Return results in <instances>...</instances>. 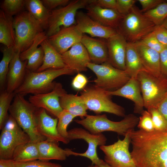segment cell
I'll list each match as a JSON object with an SVG mask.
<instances>
[{
    "label": "cell",
    "instance_id": "6da1fadb",
    "mask_svg": "<svg viewBox=\"0 0 167 167\" xmlns=\"http://www.w3.org/2000/svg\"><path fill=\"white\" fill-rule=\"evenodd\" d=\"M131 156L137 167H167V131H130Z\"/></svg>",
    "mask_w": 167,
    "mask_h": 167
},
{
    "label": "cell",
    "instance_id": "7a4b0ae2",
    "mask_svg": "<svg viewBox=\"0 0 167 167\" xmlns=\"http://www.w3.org/2000/svg\"><path fill=\"white\" fill-rule=\"evenodd\" d=\"M75 72L68 66L49 69L39 72L27 70L23 83L14 92L24 96L28 94L37 95L48 93L54 88L56 83L53 80L57 77L63 75H72Z\"/></svg>",
    "mask_w": 167,
    "mask_h": 167
},
{
    "label": "cell",
    "instance_id": "3957f363",
    "mask_svg": "<svg viewBox=\"0 0 167 167\" xmlns=\"http://www.w3.org/2000/svg\"><path fill=\"white\" fill-rule=\"evenodd\" d=\"M24 96L20 94H15L9 109L10 114L28 135L30 141L37 143L45 140L46 138L41 135L37 130L38 108L26 100Z\"/></svg>",
    "mask_w": 167,
    "mask_h": 167
},
{
    "label": "cell",
    "instance_id": "277c9868",
    "mask_svg": "<svg viewBox=\"0 0 167 167\" xmlns=\"http://www.w3.org/2000/svg\"><path fill=\"white\" fill-rule=\"evenodd\" d=\"M139 118L133 114L125 115L120 121L109 120L105 114L88 115L81 120L75 121L82 125L90 133L97 134L106 131H112L124 136L137 125Z\"/></svg>",
    "mask_w": 167,
    "mask_h": 167
},
{
    "label": "cell",
    "instance_id": "5b68a950",
    "mask_svg": "<svg viewBox=\"0 0 167 167\" xmlns=\"http://www.w3.org/2000/svg\"><path fill=\"white\" fill-rule=\"evenodd\" d=\"M156 26L141 10L134 6L123 16L117 31L123 36L127 42L135 43L152 32Z\"/></svg>",
    "mask_w": 167,
    "mask_h": 167
},
{
    "label": "cell",
    "instance_id": "8992f818",
    "mask_svg": "<svg viewBox=\"0 0 167 167\" xmlns=\"http://www.w3.org/2000/svg\"><path fill=\"white\" fill-rule=\"evenodd\" d=\"M139 81L144 107L147 110L157 109L167 96V77L154 75L146 70L140 71L136 77Z\"/></svg>",
    "mask_w": 167,
    "mask_h": 167
},
{
    "label": "cell",
    "instance_id": "52a82bcc",
    "mask_svg": "<svg viewBox=\"0 0 167 167\" xmlns=\"http://www.w3.org/2000/svg\"><path fill=\"white\" fill-rule=\"evenodd\" d=\"M80 96L88 109L96 114L105 112L121 117L126 115L124 109L113 101L107 90L95 85L86 86Z\"/></svg>",
    "mask_w": 167,
    "mask_h": 167
},
{
    "label": "cell",
    "instance_id": "ba28073f",
    "mask_svg": "<svg viewBox=\"0 0 167 167\" xmlns=\"http://www.w3.org/2000/svg\"><path fill=\"white\" fill-rule=\"evenodd\" d=\"M13 25L16 37L15 52L21 53L28 49L44 30L27 11H22L16 15L13 19Z\"/></svg>",
    "mask_w": 167,
    "mask_h": 167
},
{
    "label": "cell",
    "instance_id": "9c48e42d",
    "mask_svg": "<svg viewBox=\"0 0 167 167\" xmlns=\"http://www.w3.org/2000/svg\"><path fill=\"white\" fill-rule=\"evenodd\" d=\"M0 136V159H12L16 148L30 141L28 135L19 126L15 119L8 115Z\"/></svg>",
    "mask_w": 167,
    "mask_h": 167
},
{
    "label": "cell",
    "instance_id": "30bf717a",
    "mask_svg": "<svg viewBox=\"0 0 167 167\" xmlns=\"http://www.w3.org/2000/svg\"><path fill=\"white\" fill-rule=\"evenodd\" d=\"M92 0H74L66 5L50 11L46 33L48 37L58 32L62 28L76 25L78 10L85 8Z\"/></svg>",
    "mask_w": 167,
    "mask_h": 167
},
{
    "label": "cell",
    "instance_id": "8fae6325",
    "mask_svg": "<svg viewBox=\"0 0 167 167\" xmlns=\"http://www.w3.org/2000/svg\"><path fill=\"white\" fill-rule=\"evenodd\" d=\"M87 67L96 76L93 80L95 85L107 91L120 88L131 78L125 71L115 67L108 61L101 64L90 62Z\"/></svg>",
    "mask_w": 167,
    "mask_h": 167
},
{
    "label": "cell",
    "instance_id": "7c38bea8",
    "mask_svg": "<svg viewBox=\"0 0 167 167\" xmlns=\"http://www.w3.org/2000/svg\"><path fill=\"white\" fill-rule=\"evenodd\" d=\"M67 139L69 141L83 139L87 143L88 146L86 151L83 153H77L70 149H65L67 156L74 155L86 157L92 161V165H98L104 161L99 158L96 151L98 146L105 145L106 143L107 139L102 133L93 134L82 128H75L68 131Z\"/></svg>",
    "mask_w": 167,
    "mask_h": 167
},
{
    "label": "cell",
    "instance_id": "4fadbf2b",
    "mask_svg": "<svg viewBox=\"0 0 167 167\" xmlns=\"http://www.w3.org/2000/svg\"><path fill=\"white\" fill-rule=\"evenodd\" d=\"M129 131L123 140L118 139L112 144L100 146L105 154V161L112 167H137L129 150Z\"/></svg>",
    "mask_w": 167,
    "mask_h": 167
},
{
    "label": "cell",
    "instance_id": "5bb4252c",
    "mask_svg": "<svg viewBox=\"0 0 167 167\" xmlns=\"http://www.w3.org/2000/svg\"><path fill=\"white\" fill-rule=\"evenodd\" d=\"M66 93L62 84L56 83L51 91L30 96L28 101L36 107L44 109L57 118L63 110L60 104V98Z\"/></svg>",
    "mask_w": 167,
    "mask_h": 167
},
{
    "label": "cell",
    "instance_id": "9a60e30c",
    "mask_svg": "<svg viewBox=\"0 0 167 167\" xmlns=\"http://www.w3.org/2000/svg\"><path fill=\"white\" fill-rule=\"evenodd\" d=\"M75 19L77 29L83 34H88L92 37L107 40L118 32L116 29L101 25L81 11L77 12Z\"/></svg>",
    "mask_w": 167,
    "mask_h": 167
},
{
    "label": "cell",
    "instance_id": "2e32d148",
    "mask_svg": "<svg viewBox=\"0 0 167 167\" xmlns=\"http://www.w3.org/2000/svg\"><path fill=\"white\" fill-rule=\"evenodd\" d=\"M83 35L75 25L62 28L57 33L48 37L47 40L56 51L62 54L75 44L81 42Z\"/></svg>",
    "mask_w": 167,
    "mask_h": 167
},
{
    "label": "cell",
    "instance_id": "e0dca14e",
    "mask_svg": "<svg viewBox=\"0 0 167 167\" xmlns=\"http://www.w3.org/2000/svg\"><path fill=\"white\" fill-rule=\"evenodd\" d=\"M106 40L108 62L115 67L125 71V58L128 42L123 36L118 32Z\"/></svg>",
    "mask_w": 167,
    "mask_h": 167
},
{
    "label": "cell",
    "instance_id": "ac0fdd59",
    "mask_svg": "<svg viewBox=\"0 0 167 167\" xmlns=\"http://www.w3.org/2000/svg\"><path fill=\"white\" fill-rule=\"evenodd\" d=\"M37 130L38 132L48 140L58 143H68L70 141L61 136L57 130L58 118L48 115L43 108H38L37 112Z\"/></svg>",
    "mask_w": 167,
    "mask_h": 167
},
{
    "label": "cell",
    "instance_id": "d6986e66",
    "mask_svg": "<svg viewBox=\"0 0 167 167\" xmlns=\"http://www.w3.org/2000/svg\"><path fill=\"white\" fill-rule=\"evenodd\" d=\"M110 96H122L132 101L134 104V112L141 114L144 110V104L139 83L137 78H131L120 88L113 91H107Z\"/></svg>",
    "mask_w": 167,
    "mask_h": 167
},
{
    "label": "cell",
    "instance_id": "ffe728a7",
    "mask_svg": "<svg viewBox=\"0 0 167 167\" xmlns=\"http://www.w3.org/2000/svg\"><path fill=\"white\" fill-rule=\"evenodd\" d=\"M61 55L65 64L78 73L86 71L87 64L91 62L88 52L81 42L74 45Z\"/></svg>",
    "mask_w": 167,
    "mask_h": 167
},
{
    "label": "cell",
    "instance_id": "44dd1931",
    "mask_svg": "<svg viewBox=\"0 0 167 167\" xmlns=\"http://www.w3.org/2000/svg\"><path fill=\"white\" fill-rule=\"evenodd\" d=\"M47 38L46 33L44 31L42 32L38 35L31 46L20 53L21 60L27 61V70L36 72L42 64L44 53L43 48L40 44Z\"/></svg>",
    "mask_w": 167,
    "mask_h": 167
},
{
    "label": "cell",
    "instance_id": "7402d4cb",
    "mask_svg": "<svg viewBox=\"0 0 167 167\" xmlns=\"http://www.w3.org/2000/svg\"><path fill=\"white\" fill-rule=\"evenodd\" d=\"M87 14L93 20L101 25L117 30L123 16L117 11L102 8L92 3L85 8Z\"/></svg>",
    "mask_w": 167,
    "mask_h": 167
},
{
    "label": "cell",
    "instance_id": "603a6c76",
    "mask_svg": "<svg viewBox=\"0 0 167 167\" xmlns=\"http://www.w3.org/2000/svg\"><path fill=\"white\" fill-rule=\"evenodd\" d=\"M19 52H15L10 62L6 76V88L8 92H14L21 84L27 71V61L20 58Z\"/></svg>",
    "mask_w": 167,
    "mask_h": 167
},
{
    "label": "cell",
    "instance_id": "cb8c5ba5",
    "mask_svg": "<svg viewBox=\"0 0 167 167\" xmlns=\"http://www.w3.org/2000/svg\"><path fill=\"white\" fill-rule=\"evenodd\" d=\"M81 42L88 52L91 62L101 64L108 61V52L106 41L94 38L83 34Z\"/></svg>",
    "mask_w": 167,
    "mask_h": 167
},
{
    "label": "cell",
    "instance_id": "d4e9b609",
    "mask_svg": "<svg viewBox=\"0 0 167 167\" xmlns=\"http://www.w3.org/2000/svg\"><path fill=\"white\" fill-rule=\"evenodd\" d=\"M135 43L144 69L154 75H161V74L160 67L159 53L148 47L140 41Z\"/></svg>",
    "mask_w": 167,
    "mask_h": 167
},
{
    "label": "cell",
    "instance_id": "484cf974",
    "mask_svg": "<svg viewBox=\"0 0 167 167\" xmlns=\"http://www.w3.org/2000/svg\"><path fill=\"white\" fill-rule=\"evenodd\" d=\"M40 45L43 48L44 56L43 64L36 72L49 69H61L68 66L64 62L61 54L49 43L47 39L43 41Z\"/></svg>",
    "mask_w": 167,
    "mask_h": 167
},
{
    "label": "cell",
    "instance_id": "4316f807",
    "mask_svg": "<svg viewBox=\"0 0 167 167\" xmlns=\"http://www.w3.org/2000/svg\"><path fill=\"white\" fill-rule=\"evenodd\" d=\"M60 106L63 110L82 119L87 115V108L80 96L66 93L60 98Z\"/></svg>",
    "mask_w": 167,
    "mask_h": 167
},
{
    "label": "cell",
    "instance_id": "83f0119b",
    "mask_svg": "<svg viewBox=\"0 0 167 167\" xmlns=\"http://www.w3.org/2000/svg\"><path fill=\"white\" fill-rule=\"evenodd\" d=\"M58 143L47 139L37 143L39 160L48 161L51 160H65L67 156L66 150L59 147Z\"/></svg>",
    "mask_w": 167,
    "mask_h": 167
},
{
    "label": "cell",
    "instance_id": "f1b7e54d",
    "mask_svg": "<svg viewBox=\"0 0 167 167\" xmlns=\"http://www.w3.org/2000/svg\"><path fill=\"white\" fill-rule=\"evenodd\" d=\"M12 17L0 11V42L7 47L14 48L16 45L15 30Z\"/></svg>",
    "mask_w": 167,
    "mask_h": 167
},
{
    "label": "cell",
    "instance_id": "f546056e",
    "mask_svg": "<svg viewBox=\"0 0 167 167\" xmlns=\"http://www.w3.org/2000/svg\"><path fill=\"white\" fill-rule=\"evenodd\" d=\"M125 66V71L131 78H136L140 71L146 70L141 63L135 43H127Z\"/></svg>",
    "mask_w": 167,
    "mask_h": 167
},
{
    "label": "cell",
    "instance_id": "4dcf8cb0",
    "mask_svg": "<svg viewBox=\"0 0 167 167\" xmlns=\"http://www.w3.org/2000/svg\"><path fill=\"white\" fill-rule=\"evenodd\" d=\"M24 7L44 29L47 30L50 11L44 6L41 1L25 0Z\"/></svg>",
    "mask_w": 167,
    "mask_h": 167
},
{
    "label": "cell",
    "instance_id": "1f68e13d",
    "mask_svg": "<svg viewBox=\"0 0 167 167\" xmlns=\"http://www.w3.org/2000/svg\"><path fill=\"white\" fill-rule=\"evenodd\" d=\"M37 143L30 141L21 144L15 149L12 159L17 162H25L39 160Z\"/></svg>",
    "mask_w": 167,
    "mask_h": 167
},
{
    "label": "cell",
    "instance_id": "d6a6232c",
    "mask_svg": "<svg viewBox=\"0 0 167 167\" xmlns=\"http://www.w3.org/2000/svg\"><path fill=\"white\" fill-rule=\"evenodd\" d=\"M3 54L0 62V88L1 91L4 88L10 62L15 52L14 48L4 46L2 49Z\"/></svg>",
    "mask_w": 167,
    "mask_h": 167
},
{
    "label": "cell",
    "instance_id": "836d02e7",
    "mask_svg": "<svg viewBox=\"0 0 167 167\" xmlns=\"http://www.w3.org/2000/svg\"><path fill=\"white\" fill-rule=\"evenodd\" d=\"M143 14L156 26L161 25L167 17V0Z\"/></svg>",
    "mask_w": 167,
    "mask_h": 167
},
{
    "label": "cell",
    "instance_id": "e575fe53",
    "mask_svg": "<svg viewBox=\"0 0 167 167\" xmlns=\"http://www.w3.org/2000/svg\"><path fill=\"white\" fill-rule=\"evenodd\" d=\"M14 92H7L6 90L2 91L0 95V129L3 128L8 115L11 102L15 96Z\"/></svg>",
    "mask_w": 167,
    "mask_h": 167
},
{
    "label": "cell",
    "instance_id": "d590c367",
    "mask_svg": "<svg viewBox=\"0 0 167 167\" xmlns=\"http://www.w3.org/2000/svg\"><path fill=\"white\" fill-rule=\"evenodd\" d=\"M25 0H4L1 8L7 15L12 17L22 11L25 6Z\"/></svg>",
    "mask_w": 167,
    "mask_h": 167
},
{
    "label": "cell",
    "instance_id": "8d00e7d4",
    "mask_svg": "<svg viewBox=\"0 0 167 167\" xmlns=\"http://www.w3.org/2000/svg\"><path fill=\"white\" fill-rule=\"evenodd\" d=\"M75 117V116L69 112L63 110L57 118L58 119L57 126L58 132L61 136L67 140V127Z\"/></svg>",
    "mask_w": 167,
    "mask_h": 167
},
{
    "label": "cell",
    "instance_id": "74e56055",
    "mask_svg": "<svg viewBox=\"0 0 167 167\" xmlns=\"http://www.w3.org/2000/svg\"><path fill=\"white\" fill-rule=\"evenodd\" d=\"M151 113L154 130L159 131H167V122L156 108H152L147 110Z\"/></svg>",
    "mask_w": 167,
    "mask_h": 167
},
{
    "label": "cell",
    "instance_id": "f35d334b",
    "mask_svg": "<svg viewBox=\"0 0 167 167\" xmlns=\"http://www.w3.org/2000/svg\"><path fill=\"white\" fill-rule=\"evenodd\" d=\"M139 118L137 127L147 132H151L154 130L153 124L151 113L147 110H144Z\"/></svg>",
    "mask_w": 167,
    "mask_h": 167
},
{
    "label": "cell",
    "instance_id": "ab89813d",
    "mask_svg": "<svg viewBox=\"0 0 167 167\" xmlns=\"http://www.w3.org/2000/svg\"><path fill=\"white\" fill-rule=\"evenodd\" d=\"M148 47L159 53L165 47L158 41L153 31L140 40Z\"/></svg>",
    "mask_w": 167,
    "mask_h": 167
},
{
    "label": "cell",
    "instance_id": "60d3db41",
    "mask_svg": "<svg viewBox=\"0 0 167 167\" xmlns=\"http://www.w3.org/2000/svg\"><path fill=\"white\" fill-rule=\"evenodd\" d=\"M15 167H62L59 164L39 160L25 162H15Z\"/></svg>",
    "mask_w": 167,
    "mask_h": 167
},
{
    "label": "cell",
    "instance_id": "b9f144b4",
    "mask_svg": "<svg viewBox=\"0 0 167 167\" xmlns=\"http://www.w3.org/2000/svg\"><path fill=\"white\" fill-rule=\"evenodd\" d=\"M135 0H117V11L123 16L127 14L134 6Z\"/></svg>",
    "mask_w": 167,
    "mask_h": 167
},
{
    "label": "cell",
    "instance_id": "7bdbcfd3",
    "mask_svg": "<svg viewBox=\"0 0 167 167\" xmlns=\"http://www.w3.org/2000/svg\"><path fill=\"white\" fill-rule=\"evenodd\" d=\"M153 32L159 42L164 47H167V29L161 25L156 26Z\"/></svg>",
    "mask_w": 167,
    "mask_h": 167
},
{
    "label": "cell",
    "instance_id": "ee69618b",
    "mask_svg": "<svg viewBox=\"0 0 167 167\" xmlns=\"http://www.w3.org/2000/svg\"><path fill=\"white\" fill-rule=\"evenodd\" d=\"M88 82V80L86 77L79 73L73 79L71 86L75 90H83L85 87Z\"/></svg>",
    "mask_w": 167,
    "mask_h": 167
},
{
    "label": "cell",
    "instance_id": "f6af8a7d",
    "mask_svg": "<svg viewBox=\"0 0 167 167\" xmlns=\"http://www.w3.org/2000/svg\"><path fill=\"white\" fill-rule=\"evenodd\" d=\"M164 0H138L142 6L141 11L144 13L151 10L161 3L165 2Z\"/></svg>",
    "mask_w": 167,
    "mask_h": 167
},
{
    "label": "cell",
    "instance_id": "bcb514c9",
    "mask_svg": "<svg viewBox=\"0 0 167 167\" xmlns=\"http://www.w3.org/2000/svg\"><path fill=\"white\" fill-rule=\"evenodd\" d=\"M44 6L50 11L59 6H65L71 1L69 0H42Z\"/></svg>",
    "mask_w": 167,
    "mask_h": 167
},
{
    "label": "cell",
    "instance_id": "7dc6e473",
    "mask_svg": "<svg viewBox=\"0 0 167 167\" xmlns=\"http://www.w3.org/2000/svg\"><path fill=\"white\" fill-rule=\"evenodd\" d=\"M91 3L102 8L117 11V0H92Z\"/></svg>",
    "mask_w": 167,
    "mask_h": 167
},
{
    "label": "cell",
    "instance_id": "c3c4849f",
    "mask_svg": "<svg viewBox=\"0 0 167 167\" xmlns=\"http://www.w3.org/2000/svg\"><path fill=\"white\" fill-rule=\"evenodd\" d=\"M159 54L161 72L167 77V47H165Z\"/></svg>",
    "mask_w": 167,
    "mask_h": 167
},
{
    "label": "cell",
    "instance_id": "681fc988",
    "mask_svg": "<svg viewBox=\"0 0 167 167\" xmlns=\"http://www.w3.org/2000/svg\"><path fill=\"white\" fill-rule=\"evenodd\" d=\"M157 109L167 122V96L159 104Z\"/></svg>",
    "mask_w": 167,
    "mask_h": 167
},
{
    "label": "cell",
    "instance_id": "f907efd6",
    "mask_svg": "<svg viewBox=\"0 0 167 167\" xmlns=\"http://www.w3.org/2000/svg\"><path fill=\"white\" fill-rule=\"evenodd\" d=\"M15 162L12 159H0V167H15Z\"/></svg>",
    "mask_w": 167,
    "mask_h": 167
},
{
    "label": "cell",
    "instance_id": "816d5d0a",
    "mask_svg": "<svg viewBox=\"0 0 167 167\" xmlns=\"http://www.w3.org/2000/svg\"><path fill=\"white\" fill-rule=\"evenodd\" d=\"M88 167H112L104 161L101 164L98 165H92Z\"/></svg>",
    "mask_w": 167,
    "mask_h": 167
},
{
    "label": "cell",
    "instance_id": "f5cc1de1",
    "mask_svg": "<svg viewBox=\"0 0 167 167\" xmlns=\"http://www.w3.org/2000/svg\"><path fill=\"white\" fill-rule=\"evenodd\" d=\"M161 26L167 29V17L164 21Z\"/></svg>",
    "mask_w": 167,
    "mask_h": 167
}]
</instances>
